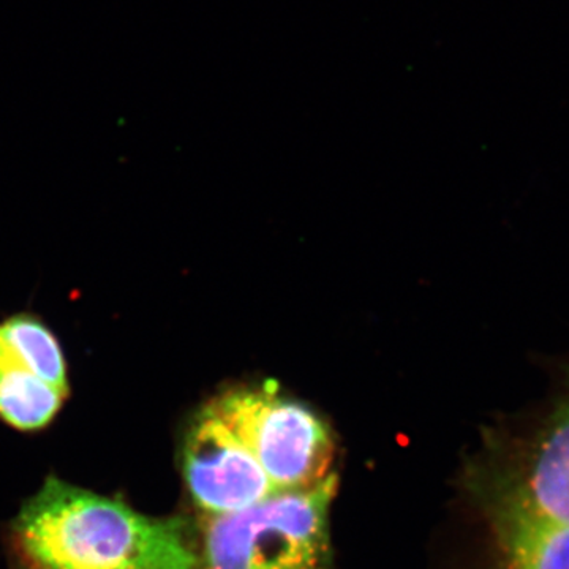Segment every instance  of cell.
Wrapping results in <instances>:
<instances>
[{
  "label": "cell",
  "mask_w": 569,
  "mask_h": 569,
  "mask_svg": "<svg viewBox=\"0 0 569 569\" xmlns=\"http://www.w3.org/2000/svg\"><path fill=\"white\" fill-rule=\"evenodd\" d=\"M182 470L190 497L204 516L234 515L279 493L249 449L209 407L187 432Z\"/></svg>",
  "instance_id": "5b68a950"
},
{
  "label": "cell",
  "mask_w": 569,
  "mask_h": 569,
  "mask_svg": "<svg viewBox=\"0 0 569 569\" xmlns=\"http://www.w3.org/2000/svg\"><path fill=\"white\" fill-rule=\"evenodd\" d=\"M13 530L28 569H198L182 520L141 515L61 479L44 482Z\"/></svg>",
  "instance_id": "6da1fadb"
},
{
  "label": "cell",
  "mask_w": 569,
  "mask_h": 569,
  "mask_svg": "<svg viewBox=\"0 0 569 569\" xmlns=\"http://www.w3.org/2000/svg\"><path fill=\"white\" fill-rule=\"evenodd\" d=\"M505 569H569V522L490 509Z\"/></svg>",
  "instance_id": "8992f818"
},
{
  "label": "cell",
  "mask_w": 569,
  "mask_h": 569,
  "mask_svg": "<svg viewBox=\"0 0 569 569\" xmlns=\"http://www.w3.org/2000/svg\"><path fill=\"white\" fill-rule=\"evenodd\" d=\"M208 407L249 449L277 492L309 489L331 475L335 443L328 426L272 381L230 389Z\"/></svg>",
  "instance_id": "3957f363"
},
{
  "label": "cell",
  "mask_w": 569,
  "mask_h": 569,
  "mask_svg": "<svg viewBox=\"0 0 569 569\" xmlns=\"http://www.w3.org/2000/svg\"><path fill=\"white\" fill-rule=\"evenodd\" d=\"M336 488L331 473L246 511L206 516L198 569H332L328 526Z\"/></svg>",
  "instance_id": "7a4b0ae2"
},
{
  "label": "cell",
  "mask_w": 569,
  "mask_h": 569,
  "mask_svg": "<svg viewBox=\"0 0 569 569\" xmlns=\"http://www.w3.org/2000/svg\"><path fill=\"white\" fill-rule=\"evenodd\" d=\"M490 509L569 522V359L545 399L501 440Z\"/></svg>",
  "instance_id": "277c9868"
},
{
  "label": "cell",
  "mask_w": 569,
  "mask_h": 569,
  "mask_svg": "<svg viewBox=\"0 0 569 569\" xmlns=\"http://www.w3.org/2000/svg\"><path fill=\"white\" fill-rule=\"evenodd\" d=\"M66 389L54 387L0 350V419L20 430L50 425L61 410Z\"/></svg>",
  "instance_id": "52a82bcc"
},
{
  "label": "cell",
  "mask_w": 569,
  "mask_h": 569,
  "mask_svg": "<svg viewBox=\"0 0 569 569\" xmlns=\"http://www.w3.org/2000/svg\"><path fill=\"white\" fill-rule=\"evenodd\" d=\"M0 350L33 376L67 388V367L61 347L47 326L32 317H13L0 323Z\"/></svg>",
  "instance_id": "ba28073f"
}]
</instances>
